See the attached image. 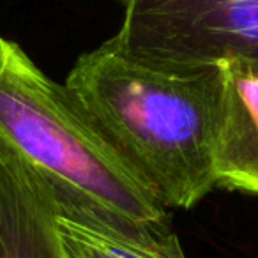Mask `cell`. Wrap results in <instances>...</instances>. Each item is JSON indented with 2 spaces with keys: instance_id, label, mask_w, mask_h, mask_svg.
I'll return each instance as SVG.
<instances>
[{
  "instance_id": "cell-1",
  "label": "cell",
  "mask_w": 258,
  "mask_h": 258,
  "mask_svg": "<svg viewBox=\"0 0 258 258\" xmlns=\"http://www.w3.org/2000/svg\"><path fill=\"white\" fill-rule=\"evenodd\" d=\"M64 85L163 207L191 209L216 187L219 66L163 71L108 39L80 55Z\"/></svg>"
},
{
  "instance_id": "cell-2",
  "label": "cell",
  "mask_w": 258,
  "mask_h": 258,
  "mask_svg": "<svg viewBox=\"0 0 258 258\" xmlns=\"http://www.w3.org/2000/svg\"><path fill=\"white\" fill-rule=\"evenodd\" d=\"M0 142L48 182L131 225L173 232L166 207L129 168L66 85L0 36Z\"/></svg>"
},
{
  "instance_id": "cell-3",
  "label": "cell",
  "mask_w": 258,
  "mask_h": 258,
  "mask_svg": "<svg viewBox=\"0 0 258 258\" xmlns=\"http://www.w3.org/2000/svg\"><path fill=\"white\" fill-rule=\"evenodd\" d=\"M124 9L110 41L127 57L187 73L223 60L258 69V0H118Z\"/></svg>"
},
{
  "instance_id": "cell-4",
  "label": "cell",
  "mask_w": 258,
  "mask_h": 258,
  "mask_svg": "<svg viewBox=\"0 0 258 258\" xmlns=\"http://www.w3.org/2000/svg\"><path fill=\"white\" fill-rule=\"evenodd\" d=\"M0 258H66L51 184L0 142Z\"/></svg>"
},
{
  "instance_id": "cell-5",
  "label": "cell",
  "mask_w": 258,
  "mask_h": 258,
  "mask_svg": "<svg viewBox=\"0 0 258 258\" xmlns=\"http://www.w3.org/2000/svg\"><path fill=\"white\" fill-rule=\"evenodd\" d=\"M51 187L66 258H186L175 232L131 225L64 187Z\"/></svg>"
},
{
  "instance_id": "cell-6",
  "label": "cell",
  "mask_w": 258,
  "mask_h": 258,
  "mask_svg": "<svg viewBox=\"0 0 258 258\" xmlns=\"http://www.w3.org/2000/svg\"><path fill=\"white\" fill-rule=\"evenodd\" d=\"M221 103L214 149L216 187L258 197V69L219 62Z\"/></svg>"
}]
</instances>
